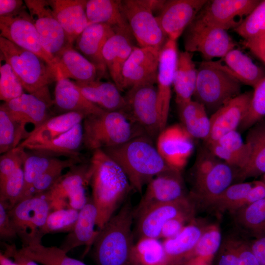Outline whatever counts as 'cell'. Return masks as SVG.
<instances>
[{"mask_svg": "<svg viewBox=\"0 0 265 265\" xmlns=\"http://www.w3.org/2000/svg\"><path fill=\"white\" fill-rule=\"evenodd\" d=\"M131 31L117 30L105 44L103 57L110 76L116 86L122 91L123 67L135 46Z\"/></svg>", "mask_w": 265, "mask_h": 265, "instance_id": "484cf974", "label": "cell"}, {"mask_svg": "<svg viewBox=\"0 0 265 265\" xmlns=\"http://www.w3.org/2000/svg\"><path fill=\"white\" fill-rule=\"evenodd\" d=\"M83 95L105 111H121L125 105L124 96L113 83L96 80L89 82L73 81Z\"/></svg>", "mask_w": 265, "mask_h": 265, "instance_id": "4dcf8cb0", "label": "cell"}, {"mask_svg": "<svg viewBox=\"0 0 265 265\" xmlns=\"http://www.w3.org/2000/svg\"><path fill=\"white\" fill-rule=\"evenodd\" d=\"M208 0H165L156 16L169 39L176 41L194 20Z\"/></svg>", "mask_w": 265, "mask_h": 265, "instance_id": "ac0fdd59", "label": "cell"}, {"mask_svg": "<svg viewBox=\"0 0 265 265\" xmlns=\"http://www.w3.org/2000/svg\"><path fill=\"white\" fill-rule=\"evenodd\" d=\"M196 211L195 205L188 195L176 201L154 206L137 218L136 231L139 239H159L161 229L167 221L176 217L193 219Z\"/></svg>", "mask_w": 265, "mask_h": 265, "instance_id": "4fadbf2b", "label": "cell"}, {"mask_svg": "<svg viewBox=\"0 0 265 265\" xmlns=\"http://www.w3.org/2000/svg\"><path fill=\"white\" fill-rule=\"evenodd\" d=\"M222 240L219 225L206 224L196 244L195 257L202 258L212 265Z\"/></svg>", "mask_w": 265, "mask_h": 265, "instance_id": "ee69618b", "label": "cell"}, {"mask_svg": "<svg viewBox=\"0 0 265 265\" xmlns=\"http://www.w3.org/2000/svg\"><path fill=\"white\" fill-rule=\"evenodd\" d=\"M239 265H259L251 247L250 239L233 236Z\"/></svg>", "mask_w": 265, "mask_h": 265, "instance_id": "11a10c76", "label": "cell"}, {"mask_svg": "<svg viewBox=\"0 0 265 265\" xmlns=\"http://www.w3.org/2000/svg\"><path fill=\"white\" fill-rule=\"evenodd\" d=\"M0 35L39 56L57 74L55 58L42 46L38 31L25 7L13 15L0 17Z\"/></svg>", "mask_w": 265, "mask_h": 265, "instance_id": "7c38bea8", "label": "cell"}, {"mask_svg": "<svg viewBox=\"0 0 265 265\" xmlns=\"http://www.w3.org/2000/svg\"><path fill=\"white\" fill-rule=\"evenodd\" d=\"M28 132L1 106H0V153L3 154L18 147Z\"/></svg>", "mask_w": 265, "mask_h": 265, "instance_id": "7bdbcfd3", "label": "cell"}, {"mask_svg": "<svg viewBox=\"0 0 265 265\" xmlns=\"http://www.w3.org/2000/svg\"><path fill=\"white\" fill-rule=\"evenodd\" d=\"M92 200L100 230L132 189L121 168L102 149L93 151L89 164Z\"/></svg>", "mask_w": 265, "mask_h": 265, "instance_id": "6da1fadb", "label": "cell"}, {"mask_svg": "<svg viewBox=\"0 0 265 265\" xmlns=\"http://www.w3.org/2000/svg\"><path fill=\"white\" fill-rule=\"evenodd\" d=\"M165 253L162 242L151 238H139L132 249L130 264L132 265H163Z\"/></svg>", "mask_w": 265, "mask_h": 265, "instance_id": "ab89813d", "label": "cell"}, {"mask_svg": "<svg viewBox=\"0 0 265 265\" xmlns=\"http://www.w3.org/2000/svg\"><path fill=\"white\" fill-rule=\"evenodd\" d=\"M80 162V158H68L59 159L46 171L33 185L28 197L41 194L50 190L61 177L62 171L67 167H72Z\"/></svg>", "mask_w": 265, "mask_h": 265, "instance_id": "bcb514c9", "label": "cell"}, {"mask_svg": "<svg viewBox=\"0 0 265 265\" xmlns=\"http://www.w3.org/2000/svg\"><path fill=\"white\" fill-rule=\"evenodd\" d=\"M215 142L240 158L244 164V166L247 164L250 157V148L237 131L225 134Z\"/></svg>", "mask_w": 265, "mask_h": 265, "instance_id": "816d5d0a", "label": "cell"}, {"mask_svg": "<svg viewBox=\"0 0 265 265\" xmlns=\"http://www.w3.org/2000/svg\"><path fill=\"white\" fill-rule=\"evenodd\" d=\"M258 0L208 1L197 17L209 26L227 30L238 26L259 4Z\"/></svg>", "mask_w": 265, "mask_h": 265, "instance_id": "2e32d148", "label": "cell"}, {"mask_svg": "<svg viewBox=\"0 0 265 265\" xmlns=\"http://www.w3.org/2000/svg\"><path fill=\"white\" fill-rule=\"evenodd\" d=\"M121 5L139 47L160 50L168 38L153 14V0H123Z\"/></svg>", "mask_w": 265, "mask_h": 265, "instance_id": "9c48e42d", "label": "cell"}, {"mask_svg": "<svg viewBox=\"0 0 265 265\" xmlns=\"http://www.w3.org/2000/svg\"><path fill=\"white\" fill-rule=\"evenodd\" d=\"M241 82L219 61H205L197 69L194 101L214 113L241 94Z\"/></svg>", "mask_w": 265, "mask_h": 265, "instance_id": "8992f818", "label": "cell"}, {"mask_svg": "<svg viewBox=\"0 0 265 265\" xmlns=\"http://www.w3.org/2000/svg\"><path fill=\"white\" fill-rule=\"evenodd\" d=\"M197 78V69L192 53L186 51L178 53L173 80L177 105L192 100Z\"/></svg>", "mask_w": 265, "mask_h": 265, "instance_id": "e575fe53", "label": "cell"}, {"mask_svg": "<svg viewBox=\"0 0 265 265\" xmlns=\"http://www.w3.org/2000/svg\"><path fill=\"white\" fill-rule=\"evenodd\" d=\"M245 141L250 148L249 159L245 166L235 170L234 184L265 174V119L248 130Z\"/></svg>", "mask_w": 265, "mask_h": 265, "instance_id": "4316f807", "label": "cell"}, {"mask_svg": "<svg viewBox=\"0 0 265 265\" xmlns=\"http://www.w3.org/2000/svg\"><path fill=\"white\" fill-rule=\"evenodd\" d=\"M160 51L151 47H135L123 68L122 91L157 83Z\"/></svg>", "mask_w": 265, "mask_h": 265, "instance_id": "e0dca14e", "label": "cell"}, {"mask_svg": "<svg viewBox=\"0 0 265 265\" xmlns=\"http://www.w3.org/2000/svg\"><path fill=\"white\" fill-rule=\"evenodd\" d=\"M178 54L176 41L168 39L160 51L157 81V109L161 132L166 127Z\"/></svg>", "mask_w": 265, "mask_h": 265, "instance_id": "d6986e66", "label": "cell"}, {"mask_svg": "<svg viewBox=\"0 0 265 265\" xmlns=\"http://www.w3.org/2000/svg\"><path fill=\"white\" fill-rule=\"evenodd\" d=\"M192 220L185 217H176L169 220L163 226L159 238L166 239L175 237Z\"/></svg>", "mask_w": 265, "mask_h": 265, "instance_id": "6f0895ef", "label": "cell"}, {"mask_svg": "<svg viewBox=\"0 0 265 265\" xmlns=\"http://www.w3.org/2000/svg\"><path fill=\"white\" fill-rule=\"evenodd\" d=\"M263 181H264L265 183V174L263 176Z\"/></svg>", "mask_w": 265, "mask_h": 265, "instance_id": "003e7915", "label": "cell"}, {"mask_svg": "<svg viewBox=\"0 0 265 265\" xmlns=\"http://www.w3.org/2000/svg\"><path fill=\"white\" fill-rule=\"evenodd\" d=\"M97 216V210L92 199H88L84 206L79 211L74 228L66 236L60 248L67 253L76 247L92 245L98 233L94 230Z\"/></svg>", "mask_w": 265, "mask_h": 265, "instance_id": "d6a6232c", "label": "cell"}, {"mask_svg": "<svg viewBox=\"0 0 265 265\" xmlns=\"http://www.w3.org/2000/svg\"><path fill=\"white\" fill-rule=\"evenodd\" d=\"M24 2L42 46L49 53L55 57L65 48L70 46L48 0H25Z\"/></svg>", "mask_w": 265, "mask_h": 265, "instance_id": "5bb4252c", "label": "cell"}, {"mask_svg": "<svg viewBox=\"0 0 265 265\" xmlns=\"http://www.w3.org/2000/svg\"><path fill=\"white\" fill-rule=\"evenodd\" d=\"M125 105L120 111L152 139L161 132L154 85L134 86L124 96Z\"/></svg>", "mask_w": 265, "mask_h": 265, "instance_id": "8fae6325", "label": "cell"}, {"mask_svg": "<svg viewBox=\"0 0 265 265\" xmlns=\"http://www.w3.org/2000/svg\"><path fill=\"white\" fill-rule=\"evenodd\" d=\"M214 258V265H239L233 236L223 239Z\"/></svg>", "mask_w": 265, "mask_h": 265, "instance_id": "db71d44e", "label": "cell"}, {"mask_svg": "<svg viewBox=\"0 0 265 265\" xmlns=\"http://www.w3.org/2000/svg\"><path fill=\"white\" fill-rule=\"evenodd\" d=\"M206 225L195 218L176 236L164 239L163 265H180L195 257V249Z\"/></svg>", "mask_w": 265, "mask_h": 265, "instance_id": "cb8c5ba5", "label": "cell"}, {"mask_svg": "<svg viewBox=\"0 0 265 265\" xmlns=\"http://www.w3.org/2000/svg\"><path fill=\"white\" fill-rule=\"evenodd\" d=\"M86 116L80 112H67L51 117L28 132L18 146L25 149L28 146L50 141L81 123Z\"/></svg>", "mask_w": 265, "mask_h": 265, "instance_id": "f1b7e54d", "label": "cell"}, {"mask_svg": "<svg viewBox=\"0 0 265 265\" xmlns=\"http://www.w3.org/2000/svg\"><path fill=\"white\" fill-rule=\"evenodd\" d=\"M25 184L23 166L0 182V201L6 202L11 208L20 200Z\"/></svg>", "mask_w": 265, "mask_h": 265, "instance_id": "f907efd6", "label": "cell"}, {"mask_svg": "<svg viewBox=\"0 0 265 265\" xmlns=\"http://www.w3.org/2000/svg\"><path fill=\"white\" fill-rule=\"evenodd\" d=\"M152 140L142 135L122 144L102 149L121 168L132 189L140 194L144 186L156 175L171 167L163 159Z\"/></svg>", "mask_w": 265, "mask_h": 265, "instance_id": "7a4b0ae2", "label": "cell"}, {"mask_svg": "<svg viewBox=\"0 0 265 265\" xmlns=\"http://www.w3.org/2000/svg\"><path fill=\"white\" fill-rule=\"evenodd\" d=\"M79 211L65 208L51 212L44 229V235L49 233L70 232L77 222Z\"/></svg>", "mask_w": 265, "mask_h": 265, "instance_id": "681fc988", "label": "cell"}, {"mask_svg": "<svg viewBox=\"0 0 265 265\" xmlns=\"http://www.w3.org/2000/svg\"><path fill=\"white\" fill-rule=\"evenodd\" d=\"M193 171V186L188 196L197 210H205L214 199L234 183L235 169L208 149L199 153Z\"/></svg>", "mask_w": 265, "mask_h": 265, "instance_id": "5b68a950", "label": "cell"}, {"mask_svg": "<svg viewBox=\"0 0 265 265\" xmlns=\"http://www.w3.org/2000/svg\"><path fill=\"white\" fill-rule=\"evenodd\" d=\"M11 208L8 203L0 201V237L1 239L11 240L17 236L9 213Z\"/></svg>", "mask_w": 265, "mask_h": 265, "instance_id": "9f6ffc18", "label": "cell"}, {"mask_svg": "<svg viewBox=\"0 0 265 265\" xmlns=\"http://www.w3.org/2000/svg\"><path fill=\"white\" fill-rule=\"evenodd\" d=\"M58 77L76 81L89 82L97 79L96 66L73 46H67L55 57Z\"/></svg>", "mask_w": 265, "mask_h": 265, "instance_id": "f546056e", "label": "cell"}, {"mask_svg": "<svg viewBox=\"0 0 265 265\" xmlns=\"http://www.w3.org/2000/svg\"><path fill=\"white\" fill-rule=\"evenodd\" d=\"M178 265H212L207 261L198 257H194L188 261Z\"/></svg>", "mask_w": 265, "mask_h": 265, "instance_id": "e7e4bbea", "label": "cell"}, {"mask_svg": "<svg viewBox=\"0 0 265 265\" xmlns=\"http://www.w3.org/2000/svg\"><path fill=\"white\" fill-rule=\"evenodd\" d=\"M59 159L32 152H26L23 163L25 184L19 202L26 198L36 181Z\"/></svg>", "mask_w": 265, "mask_h": 265, "instance_id": "60d3db41", "label": "cell"}, {"mask_svg": "<svg viewBox=\"0 0 265 265\" xmlns=\"http://www.w3.org/2000/svg\"><path fill=\"white\" fill-rule=\"evenodd\" d=\"M51 202L46 192L26 197L15 204L9 213L23 246L41 243Z\"/></svg>", "mask_w": 265, "mask_h": 265, "instance_id": "ba28073f", "label": "cell"}, {"mask_svg": "<svg viewBox=\"0 0 265 265\" xmlns=\"http://www.w3.org/2000/svg\"><path fill=\"white\" fill-rule=\"evenodd\" d=\"M24 88L4 55L0 53V99L4 102L18 98Z\"/></svg>", "mask_w": 265, "mask_h": 265, "instance_id": "f6af8a7d", "label": "cell"}, {"mask_svg": "<svg viewBox=\"0 0 265 265\" xmlns=\"http://www.w3.org/2000/svg\"><path fill=\"white\" fill-rule=\"evenodd\" d=\"M4 246L3 254L9 258L13 259L18 265H38L36 262L26 255L21 249H18L14 244L5 243Z\"/></svg>", "mask_w": 265, "mask_h": 265, "instance_id": "91938a15", "label": "cell"}, {"mask_svg": "<svg viewBox=\"0 0 265 265\" xmlns=\"http://www.w3.org/2000/svg\"><path fill=\"white\" fill-rule=\"evenodd\" d=\"M231 214L242 236L253 239L265 236V198Z\"/></svg>", "mask_w": 265, "mask_h": 265, "instance_id": "8d00e7d4", "label": "cell"}, {"mask_svg": "<svg viewBox=\"0 0 265 265\" xmlns=\"http://www.w3.org/2000/svg\"><path fill=\"white\" fill-rule=\"evenodd\" d=\"M265 118V77L254 88L249 107L239 127L241 131L249 130Z\"/></svg>", "mask_w": 265, "mask_h": 265, "instance_id": "c3c4849f", "label": "cell"}, {"mask_svg": "<svg viewBox=\"0 0 265 265\" xmlns=\"http://www.w3.org/2000/svg\"><path fill=\"white\" fill-rule=\"evenodd\" d=\"M134 209L130 201L123 205L97 235L93 254L97 265H128L134 245L132 224Z\"/></svg>", "mask_w": 265, "mask_h": 265, "instance_id": "3957f363", "label": "cell"}, {"mask_svg": "<svg viewBox=\"0 0 265 265\" xmlns=\"http://www.w3.org/2000/svg\"><path fill=\"white\" fill-rule=\"evenodd\" d=\"M0 53L28 93L50 96L48 85L56 81L57 74L43 59L2 37H0Z\"/></svg>", "mask_w": 265, "mask_h": 265, "instance_id": "52a82bcc", "label": "cell"}, {"mask_svg": "<svg viewBox=\"0 0 265 265\" xmlns=\"http://www.w3.org/2000/svg\"><path fill=\"white\" fill-rule=\"evenodd\" d=\"M53 104L51 97L25 93L1 105L23 126L30 123L35 128L51 117L49 109Z\"/></svg>", "mask_w": 265, "mask_h": 265, "instance_id": "603a6c76", "label": "cell"}, {"mask_svg": "<svg viewBox=\"0 0 265 265\" xmlns=\"http://www.w3.org/2000/svg\"><path fill=\"white\" fill-rule=\"evenodd\" d=\"M62 26L69 46L73 44L89 23L86 13L85 0H48Z\"/></svg>", "mask_w": 265, "mask_h": 265, "instance_id": "d4e9b609", "label": "cell"}, {"mask_svg": "<svg viewBox=\"0 0 265 265\" xmlns=\"http://www.w3.org/2000/svg\"><path fill=\"white\" fill-rule=\"evenodd\" d=\"M253 184L254 181L231 185L214 199L205 210L212 212L219 217L227 212L232 213L247 195Z\"/></svg>", "mask_w": 265, "mask_h": 265, "instance_id": "f35d334b", "label": "cell"}, {"mask_svg": "<svg viewBox=\"0 0 265 265\" xmlns=\"http://www.w3.org/2000/svg\"><path fill=\"white\" fill-rule=\"evenodd\" d=\"M265 198V183L263 181H255L247 195L239 202L234 212Z\"/></svg>", "mask_w": 265, "mask_h": 265, "instance_id": "680465c9", "label": "cell"}, {"mask_svg": "<svg viewBox=\"0 0 265 265\" xmlns=\"http://www.w3.org/2000/svg\"><path fill=\"white\" fill-rule=\"evenodd\" d=\"M82 127L83 145L92 152L118 146L146 135L120 111H105L88 115L82 122Z\"/></svg>", "mask_w": 265, "mask_h": 265, "instance_id": "277c9868", "label": "cell"}, {"mask_svg": "<svg viewBox=\"0 0 265 265\" xmlns=\"http://www.w3.org/2000/svg\"><path fill=\"white\" fill-rule=\"evenodd\" d=\"M23 3L22 0H0V17L16 13L25 7Z\"/></svg>", "mask_w": 265, "mask_h": 265, "instance_id": "6125c7cd", "label": "cell"}, {"mask_svg": "<svg viewBox=\"0 0 265 265\" xmlns=\"http://www.w3.org/2000/svg\"><path fill=\"white\" fill-rule=\"evenodd\" d=\"M192 138L182 124L173 125L160 132L156 147L169 166L181 171L193 152Z\"/></svg>", "mask_w": 265, "mask_h": 265, "instance_id": "ffe728a7", "label": "cell"}, {"mask_svg": "<svg viewBox=\"0 0 265 265\" xmlns=\"http://www.w3.org/2000/svg\"><path fill=\"white\" fill-rule=\"evenodd\" d=\"M0 265H18L10 258L6 257L3 253H0Z\"/></svg>", "mask_w": 265, "mask_h": 265, "instance_id": "03108f58", "label": "cell"}, {"mask_svg": "<svg viewBox=\"0 0 265 265\" xmlns=\"http://www.w3.org/2000/svg\"><path fill=\"white\" fill-rule=\"evenodd\" d=\"M54 89V104L65 112H78L86 116L101 114L105 111L88 101L73 81L58 77Z\"/></svg>", "mask_w": 265, "mask_h": 265, "instance_id": "1f68e13d", "label": "cell"}, {"mask_svg": "<svg viewBox=\"0 0 265 265\" xmlns=\"http://www.w3.org/2000/svg\"><path fill=\"white\" fill-rule=\"evenodd\" d=\"M187 196L181 171L170 167L156 175L147 184L143 197L134 209V218L154 206Z\"/></svg>", "mask_w": 265, "mask_h": 265, "instance_id": "9a60e30c", "label": "cell"}, {"mask_svg": "<svg viewBox=\"0 0 265 265\" xmlns=\"http://www.w3.org/2000/svg\"><path fill=\"white\" fill-rule=\"evenodd\" d=\"M89 165H75L66 174L61 176L54 186L46 192L51 202L52 210L68 208V202L80 200L85 195V186L90 181Z\"/></svg>", "mask_w": 265, "mask_h": 265, "instance_id": "7402d4cb", "label": "cell"}, {"mask_svg": "<svg viewBox=\"0 0 265 265\" xmlns=\"http://www.w3.org/2000/svg\"><path fill=\"white\" fill-rule=\"evenodd\" d=\"M252 93H241L212 114L210 132L205 140L206 144L216 142L225 134L237 131L247 113Z\"/></svg>", "mask_w": 265, "mask_h": 265, "instance_id": "44dd1931", "label": "cell"}, {"mask_svg": "<svg viewBox=\"0 0 265 265\" xmlns=\"http://www.w3.org/2000/svg\"><path fill=\"white\" fill-rule=\"evenodd\" d=\"M234 30L245 41L265 35V0H261Z\"/></svg>", "mask_w": 265, "mask_h": 265, "instance_id": "7dc6e473", "label": "cell"}, {"mask_svg": "<svg viewBox=\"0 0 265 265\" xmlns=\"http://www.w3.org/2000/svg\"><path fill=\"white\" fill-rule=\"evenodd\" d=\"M82 144L83 127L81 123L50 141L28 146L25 149L53 157L64 156L69 158H79V150Z\"/></svg>", "mask_w": 265, "mask_h": 265, "instance_id": "836d02e7", "label": "cell"}, {"mask_svg": "<svg viewBox=\"0 0 265 265\" xmlns=\"http://www.w3.org/2000/svg\"><path fill=\"white\" fill-rule=\"evenodd\" d=\"M244 45L255 55L265 63V35L246 40Z\"/></svg>", "mask_w": 265, "mask_h": 265, "instance_id": "94428289", "label": "cell"}, {"mask_svg": "<svg viewBox=\"0 0 265 265\" xmlns=\"http://www.w3.org/2000/svg\"><path fill=\"white\" fill-rule=\"evenodd\" d=\"M225 66L242 83L254 88L265 77V70L236 48L222 58Z\"/></svg>", "mask_w": 265, "mask_h": 265, "instance_id": "74e56055", "label": "cell"}, {"mask_svg": "<svg viewBox=\"0 0 265 265\" xmlns=\"http://www.w3.org/2000/svg\"><path fill=\"white\" fill-rule=\"evenodd\" d=\"M86 13L90 24H104L115 31H131L122 11L121 0H88Z\"/></svg>", "mask_w": 265, "mask_h": 265, "instance_id": "d590c367", "label": "cell"}, {"mask_svg": "<svg viewBox=\"0 0 265 265\" xmlns=\"http://www.w3.org/2000/svg\"><path fill=\"white\" fill-rule=\"evenodd\" d=\"M184 33L185 51L199 53L207 61L223 58L236 47L226 30L209 26L197 16Z\"/></svg>", "mask_w": 265, "mask_h": 265, "instance_id": "30bf717a", "label": "cell"}, {"mask_svg": "<svg viewBox=\"0 0 265 265\" xmlns=\"http://www.w3.org/2000/svg\"><path fill=\"white\" fill-rule=\"evenodd\" d=\"M251 247L259 265H265V236L250 240Z\"/></svg>", "mask_w": 265, "mask_h": 265, "instance_id": "be15d7a7", "label": "cell"}, {"mask_svg": "<svg viewBox=\"0 0 265 265\" xmlns=\"http://www.w3.org/2000/svg\"><path fill=\"white\" fill-rule=\"evenodd\" d=\"M115 31L112 27L104 24H90L77 39L76 47L97 68L100 73L106 69L103 57V49Z\"/></svg>", "mask_w": 265, "mask_h": 265, "instance_id": "83f0119b", "label": "cell"}, {"mask_svg": "<svg viewBox=\"0 0 265 265\" xmlns=\"http://www.w3.org/2000/svg\"><path fill=\"white\" fill-rule=\"evenodd\" d=\"M26 150L19 146L2 154L0 157V182L23 166Z\"/></svg>", "mask_w": 265, "mask_h": 265, "instance_id": "f5cc1de1", "label": "cell"}, {"mask_svg": "<svg viewBox=\"0 0 265 265\" xmlns=\"http://www.w3.org/2000/svg\"><path fill=\"white\" fill-rule=\"evenodd\" d=\"M21 250L34 261L43 265H87L68 256L60 247H46L41 243L23 246Z\"/></svg>", "mask_w": 265, "mask_h": 265, "instance_id": "b9f144b4", "label": "cell"}]
</instances>
